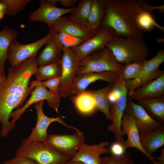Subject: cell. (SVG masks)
<instances>
[{
    "mask_svg": "<svg viewBox=\"0 0 164 164\" xmlns=\"http://www.w3.org/2000/svg\"><path fill=\"white\" fill-rule=\"evenodd\" d=\"M52 35L48 33L41 39L26 44H21L16 39L13 40L10 45L7 56L11 67H15L27 59L36 56Z\"/></svg>",
    "mask_w": 164,
    "mask_h": 164,
    "instance_id": "obj_9",
    "label": "cell"
},
{
    "mask_svg": "<svg viewBox=\"0 0 164 164\" xmlns=\"http://www.w3.org/2000/svg\"><path fill=\"white\" fill-rule=\"evenodd\" d=\"M61 65L60 61L53 64L39 67L34 73L36 81L41 82L52 78L60 77Z\"/></svg>",
    "mask_w": 164,
    "mask_h": 164,
    "instance_id": "obj_29",
    "label": "cell"
},
{
    "mask_svg": "<svg viewBox=\"0 0 164 164\" xmlns=\"http://www.w3.org/2000/svg\"><path fill=\"white\" fill-rule=\"evenodd\" d=\"M31 97L23 106L12 111L9 118H12L11 121L12 124L20 118L26 109L31 105L41 101L46 100L48 104L52 109L58 113L61 97L59 94H55L41 85H37L31 92Z\"/></svg>",
    "mask_w": 164,
    "mask_h": 164,
    "instance_id": "obj_12",
    "label": "cell"
},
{
    "mask_svg": "<svg viewBox=\"0 0 164 164\" xmlns=\"http://www.w3.org/2000/svg\"><path fill=\"white\" fill-rule=\"evenodd\" d=\"M18 36L17 30L6 26L0 30V66L4 69L9 49L12 41Z\"/></svg>",
    "mask_w": 164,
    "mask_h": 164,
    "instance_id": "obj_26",
    "label": "cell"
},
{
    "mask_svg": "<svg viewBox=\"0 0 164 164\" xmlns=\"http://www.w3.org/2000/svg\"><path fill=\"white\" fill-rule=\"evenodd\" d=\"M7 8V5L3 0H0V11L4 12L6 13Z\"/></svg>",
    "mask_w": 164,
    "mask_h": 164,
    "instance_id": "obj_41",
    "label": "cell"
},
{
    "mask_svg": "<svg viewBox=\"0 0 164 164\" xmlns=\"http://www.w3.org/2000/svg\"><path fill=\"white\" fill-rule=\"evenodd\" d=\"M38 67L34 56L8 69L6 79L0 87V135L4 138L16 126L9 120L11 113L19 108L35 87L29 81Z\"/></svg>",
    "mask_w": 164,
    "mask_h": 164,
    "instance_id": "obj_1",
    "label": "cell"
},
{
    "mask_svg": "<svg viewBox=\"0 0 164 164\" xmlns=\"http://www.w3.org/2000/svg\"><path fill=\"white\" fill-rule=\"evenodd\" d=\"M1 124V123L0 121V125Z\"/></svg>",
    "mask_w": 164,
    "mask_h": 164,
    "instance_id": "obj_48",
    "label": "cell"
},
{
    "mask_svg": "<svg viewBox=\"0 0 164 164\" xmlns=\"http://www.w3.org/2000/svg\"><path fill=\"white\" fill-rule=\"evenodd\" d=\"M5 74L4 69L0 66V75Z\"/></svg>",
    "mask_w": 164,
    "mask_h": 164,
    "instance_id": "obj_46",
    "label": "cell"
},
{
    "mask_svg": "<svg viewBox=\"0 0 164 164\" xmlns=\"http://www.w3.org/2000/svg\"><path fill=\"white\" fill-rule=\"evenodd\" d=\"M61 80V77H56L46 80L44 82H38L33 80L31 83L36 87L37 85H41L49 89V91L55 94H59L58 89Z\"/></svg>",
    "mask_w": 164,
    "mask_h": 164,
    "instance_id": "obj_35",
    "label": "cell"
},
{
    "mask_svg": "<svg viewBox=\"0 0 164 164\" xmlns=\"http://www.w3.org/2000/svg\"><path fill=\"white\" fill-rule=\"evenodd\" d=\"M85 136L79 131L72 135H48L46 144L72 159L84 143Z\"/></svg>",
    "mask_w": 164,
    "mask_h": 164,
    "instance_id": "obj_10",
    "label": "cell"
},
{
    "mask_svg": "<svg viewBox=\"0 0 164 164\" xmlns=\"http://www.w3.org/2000/svg\"><path fill=\"white\" fill-rule=\"evenodd\" d=\"M119 75L118 72L107 71L88 73L77 75L71 86L70 94L77 95L85 90L91 83L98 80L113 84Z\"/></svg>",
    "mask_w": 164,
    "mask_h": 164,
    "instance_id": "obj_17",
    "label": "cell"
},
{
    "mask_svg": "<svg viewBox=\"0 0 164 164\" xmlns=\"http://www.w3.org/2000/svg\"><path fill=\"white\" fill-rule=\"evenodd\" d=\"M136 103L142 105L154 119L164 123V97L141 99L137 101Z\"/></svg>",
    "mask_w": 164,
    "mask_h": 164,
    "instance_id": "obj_24",
    "label": "cell"
},
{
    "mask_svg": "<svg viewBox=\"0 0 164 164\" xmlns=\"http://www.w3.org/2000/svg\"><path fill=\"white\" fill-rule=\"evenodd\" d=\"M142 147L148 154H152L164 145V126L155 130L139 134Z\"/></svg>",
    "mask_w": 164,
    "mask_h": 164,
    "instance_id": "obj_22",
    "label": "cell"
},
{
    "mask_svg": "<svg viewBox=\"0 0 164 164\" xmlns=\"http://www.w3.org/2000/svg\"><path fill=\"white\" fill-rule=\"evenodd\" d=\"M15 155L31 159L38 164H63L70 160L65 155L40 142H28L23 139Z\"/></svg>",
    "mask_w": 164,
    "mask_h": 164,
    "instance_id": "obj_4",
    "label": "cell"
},
{
    "mask_svg": "<svg viewBox=\"0 0 164 164\" xmlns=\"http://www.w3.org/2000/svg\"><path fill=\"white\" fill-rule=\"evenodd\" d=\"M164 96V72L154 80L128 93V97L135 101Z\"/></svg>",
    "mask_w": 164,
    "mask_h": 164,
    "instance_id": "obj_20",
    "label": "cell"
},
{
    "mask_svg": "<svg viewBox=\"0 0 164 164\" xmlns=\"http://www.w3.org/2000/svg\"><path fill=\"white\" fill-rule=\"evenodd\" d=\"M125 112L135 118L139 134L155 130L163 125L152 118L142 105L128 97Z\"/></svg>",
    "mask_w": 164,
    "mask_h": 164,
    "instance_id": "obj_15",
    "label": "cell"
},
{
    "mask_svg": "<svg viewBox=\"0 0 164 164\" xmlns=\"http://www.w3.org/2000/svg\"><path fill=\"white\" fill-rule=\"evenodd\" d=\"M44 102V100L41 101L35 105L37 115V122L35 126L32 128L30 135L26 139L27 142H45L48 135L47 133L48 127L51 123L54 122H58L65 127L73 129L76 132L80 131L75 127L67 124L61 116L49 118L46 115L43 110Z\"/></svg>",
    "mask_w": 164,
    "mask_h": 164,
    "instance_id": "obj_13",
    "label": "cell"
},
{
    "mask_svg": "<svg viewBox=\"0 0 164 164\" xmlns=\"http://www.w3.org/2000/svg\"><path fill=\"white\" fill-rule=\"evenodd\" d=\"M148 164H153L152 163H151Z\"/></svg>",
    "mask_w": 164,
    "mask_h": 164,
    "instance_id": "obj_47",
    "label": "cell"
},
{
    "mask_svg": "<svg viewBox=\"0 0 164 164\" xmlns=\"http://www.w3.org/2000/svg\"><path fill=\"white\" fill-rule=\"evenodd\" d=\"M155 160H158L159 161L155 160L153 164H164V149L162 148L160 152V154L159 156L155 157Z\"/></svg>",
    "mask_w": 164,
    "mask_h": 164,
    "instance_id": "obj_39",
    "label": "cell"
},
{
    "mask_svg": "<svg viewBox=\"0 0 164 164\" xmlns=\"http://www.w3.org/2000/svg\"><path fill=\"white\" fill-rule=\"evenodd\" d=\"M60 62L61 73L58 92L61 97H66L71 95V87L77 76L80 61L70 48H63Z\"/></svg>",
    "mask_w": 164,
    "mask_h": 164,
    "instance_id": "obj_7",
    "label": "cell"
},
{
    "mask_svg": "<svg viewBox=\"0 0 164 164\" xmlns=\"http://www.w3.org/2000/svg\"><path fill=\"white\" fill-rule=\"evenodd\" d=\"M7 5L5 14L11 16L16 15L22 10L31 0H3Z\"/></svg>",
    "mask_w": 164,
    "mask_h": 164,
    "instance_id": "obj_32",
    "label": "cell"
},
{
    "mask_svg": "<svg viewBox=\"0 0 164 164\" xmlns=\"http://www.w3.org/2000/svg\"><path fill=\"white\" fill-rule=\"evenodd\" d=\"M164 62V51L158 50L152 59L142 62V69L140 76L137 78L125 81L128 92L141 87L154 80L160 75L164 71L159 67Z\"/></svg>",
    "mask_w": 164,
    "mask_h": 164,
    "instance_id": "obj_11",
    "label": "cell"
},
{
    "mask_svg": "<svg viewBox=\"0 0 164 164\" xmlns=\"http://www.w3.org/2000/svg\"><path fill=\"white\" fill-rule=\"evenodd\" d=\"M106 47L111 50L118 62L121 64L143 62L149 55V48L144 41L132 37L116 35Z\"/></svg>",
    "mask_w": 164,
    "mask_h": 164,
    "instance_id": "obj_3",
    "label": "cell"
},
{
    "mask_svg": "<svg viewBox=\"0 0 164 164\" xmlns=\"http://www.w3.org/2000/svg\"><path fill=\"white\" fill-rule=\"evenodd\" d=\"M78 1V0H58V2L60 3L62 5L67 7L74 5Z\"/></svg>",
    "mask_w": 164,
    "mask_h": 164,
    "instance_id": "obj_40",
    "label": "cell"
},
{
    "mask_svg": "<svg viewBox=\"0 0 164 164\" xmlns=\"http://www.w3.org/2000/svg\"><path fill=\"white\" fill-rule=\"evenodd\" d=\"M123 65L118 62L111 50L105 47L86 56L80 61L76 74L107 71L119 73Z\"/></svg>",
    "mask_w": 164,
    "mask_h": 164,
    "instance_id": "obj_5",
    "label": "cell"
},
{
    "mask_svg": "<svg viewBox=\"0 0 164 164\" xmlns=\"http://www.w3.org/2000/svg\"><path fill=\"white\" fill-rule=\"evenodd\" d=\"M43 50L36 57L38 67L52 64L60 61L63 47L54 34L48 40Z\"/></svg>",
    "mask_w": 164,
    "mask_h": 164,
    "instance_id": "obj_21",
    "label": "cell"
},
{
    "mask_svg": "<svg viewBox=\"0 0 164 164\" xmlns=\"http://www.w3.org/2000/svg\"><path fill=\"white\" fill-rule=\"evenodd\" d=\"M107 0H93L86 26L96 32L101 27L106 12Z\"/></svg>",
    "mask_w": 164,
    "mask_h": 164,
    "instance_id": "obj_23",
    "label": "cell"
},
{
    "mask_svg": "<svg viewBox=\"0 0 164 164\" xmlns=\"http://www.w3.org/2000/svg\"><path fill=\"white\" fill-rule=\"evenodd\" d=\"M54 34L60 42L63 48L71 49L75 47L86 41L80 38L63 32Z\"/></svg>",
    "mask_w": 164,
    "mask_h": 164,
    "instance_id": "obj_31",
    "label": "cell"
},
{
    "mask_svg": "<svg viewBox=\"0 0 164 164\" xmlns=\"http://www.w3.org/2000/svg\"><path fill=\"white\" fill-rule=\"evenodd\" d=\"M74 8L57 7L48 3L45 0H41L39 7L29 14L28 19L31 22H43L47 24L49 29L59 18L66 14L70 13Z\"/></svg>",
    "mask_w": 164,
    "mask_h": 164,
    "instance_id": "obj_14",
    "label": "cell"
},
{
    "mask_svg": "<svg viewBox=\"0 0 164 164\" xmlns=\"http://www.w3.org/2000/svg\"><path fill=\"white\" fill-rule=\"evenodd\" d=\"M143 11L137 0H107L101 26L112 28L117 35L144 41V30L139 22Z\"/></svg>",
    "mask_w": 164,
    "mask_h": 164,
    "instance_id": "obj_2",
    "label": "cell"
},
{
    "mask_svg": "<svg viewBox=\"0 0 164 164\" xmlns=\"http://www.w3.org/2000/svg\"><path fill=\"white\" fill-rule=\"evenodd\" d=\"M116 35L112 28L101 26L93 36L71 49L80 61L86 56L105 47L108 43Z\"/></svg>",
    "mask_w": 164,
    "mask_h": 164,
    "instance_id": "obj_8",
    "label": "cell"
},
{
    "mask_svg": "<svg viewBox=\"0 0 164 164\" xmlns=\"http://www.w3.org/2000/svg\"><path fill=\"white\" fill-rule=\"evenodd\" d=\"M113 87L118 92L115 101L111 104L110 115L112 123L108 126V130L114 135L116 142L124 146L125 140L121 133V122L127 104L128 91L126 81L119 76L113 84Z\"/></svg>",
    "mask_w": 164,
    "mask_h": 164,
    "instance_id": "obj_6",
    "label": "cell"
},
{
    "mask_svg": "<svg viewBox=\"0 0 164 164\" xmlns=\"http://www.w3.org/2000/svg\"><path fill=\"white\" fill-rule=\"evenodd\" d=\"M121 133L122 136L126 135L124 146L127 149L133 147L137 149L146 156L152 163L156 160L155 157L147 154L143 149L140 141L139 134L135 118L125 112L121 122Z\"/></svg>",
    "mask_w": 164,
    "mask_h": 164,
    "instance_id": "obj_16",
    "label": "cell"
},
{
    "mask_svg": "<svg viewBox=\"0 0 164 164\" xmlns=\"http://www.w3.org/2000/svg\"><path fill=\"white\" fill-rule=\"evenodd\" d=\"M63 164H86L80 161H71L67 162Z\"/></svg>",
    "mask_w": 164,
    "mask_h": 164,
    "instance_id": "obj_43",
    "label": "cell"
},
{
    "mask_svg": "<svg viewBox=\"0 0 164 164\" xmlns=\"http://www.w3.org/2000/svg\"><path fill=\"white\" fill-rule=\"evenodd\" d=\"M130 151L120 156L112 155L101 157V164H135L130 156Z\"/></svg>",
    "mask_w": 164,
    "mask_h": 164,
    "instance_id": "obj_33",
    "label": "cell"
},
{
    "mask_svg": "<svg viewBox=\"0 0 164 164\" xmlns=\"http://www.w3.org/2000/svg\"><path fill=\"white\" fill-rule=\"evenodd\" d=\"M113 155L120 156L124 155L126 149L125 146L117 142L113 143L109 149Z\"/></svg>",
    "mask_w": 164,
    "mask_h": 164,
    "instance_id": "obj_38",
    "label": "cell"
},
{
    "mask_svg": "<svg viewBox=\"0 0 164 164\" xmlns=\"http://www.w3.org/2000/svg\"><path fill=\"white\" fill-rule=\"evenodd\" d=\"M49 29L48 33L52 35L63 32L86 40L93 36L96 33L90 30L86 26L72 22L68 16L64 15L59 18Z\"/></svg>",
    "mask_w": 164,
    "mask_h": 164,
    "instance_id": "obj_18",
    "label": "cell"
},
{
    "mask_svg": "<svg viewBox=\"0 0 164 164\" xmlns=\"http://www.w3.org/2000/svg\"><path fill=\"white\" fill-rule=\"evenodd\" d=\"M7 76L5 74L0 75V87L5 81Z\"/></svg>",
    "mask_w": 164,
    "mask_h": 164,
    "instance_id": "obj_42",
    "label": "cell"
},
{
    "mask_svg": "<svg viewBox=\"0 0 164 164\" xmlns=\"http://www.w3.org/2000/svg\"><path fill=\"white\" fill-rule=\"evenodd\" d=\"M93 0H81L68 16L69 19L76 23L87 26L89 12Z\"/></svg>",
    "mask_w": 164,
    "mask_h": 164,
    "instance_id": "obj_28",
    "label": "cell"
},
{
    "mask_svg": "<svg viewBox=\"0 0 164 164\" xmlns=\"http://www.w3.org/2000/svg\"><path fill=\"white\" fill-rule=\"evenodd\" d=\"M5 14V12L0 11V21L4 19Z\"/></svg>",
    "mask_w": 164,
    "mask_h": 164,
    "instance_id": "obj_44",
    "label": "cell"
},
{
    "mask_svg": "<svg viewBox=\"0 0 164 164\" xmlns=\"http://www.w3.org/2000/svg\"><path fill=\"white\" fill-rule=\"evenodd\" d=\"M157 42L158 43H163L164 42V39L163 38H159L157 39Z\"/></svg>",
    "mask_w": 164,
    "mask_h": 164,
    "instance_id": "obj_45",
    "label": "cell"
},
{
    "mask_svg": "<svg viewBox=\"0 0 164 164\" xmlns=\"http://www.w3.org/2000/svg\"><path fill=\"white\" fill-rule=\"evenodd\" d=\"M113 84H108L104 87L94 91H90L94 101L96 108L103 112L107 119L111 120V104L109 96Z\"/></svg>",
    "mask_w": 164,
    "mask_h": 164,
    "instance_id": "obj_25",
    "label": "cell"
},
{
    "mask_svg": "<svg viewBox=\"0 0 164 164\" xmlns=\"http://www.w3.org/2000/svg\"><path fill=\"white\" fill-rule=\"evenodd\" d=\"M4 164H38L31 159L16 155L14 158L4 161Z\"/></svg>",
    "mask_w": 164,
    "mask_h": 164,
    "instance_id": "obj_37",
    "label": "cell"
},
{
    "mask_svg": "<svg viewBox=\"0 0 164 164\" xmlns=\"http://www.w3.org/2000/svg\"><path fill=\"white\" fill-rule=\"evenodd\" d=\"M137 2L139 7L144 11L151 14L154 10L158 9L159 12L164 13V4L160 6H153L148 4L146 2L142 0H137Z\"/></svg>",
    "mask_w": 164,
    "mask_h": 164,
    "instance_id": "obj_36",
    "label": "cell"
},
{
    "mask_svg": "<svg viewBox=\"0 0 164 164\" xmlns=\"http://www.w3.org/2000/svg\"><path fill=\"white\" fill-rule=\"evenodd\" d=\"M71 99L75 108L82 114H90L96 108L94 99L90 90H85L72 97Z\"/></svg>",
    "mask_w": 164,
    "mask_h": 164,
    "instance_id": "obj_27",
    "label": "cell"
},
{
    "mask_svg": "<svg viewBox=\"0 0 164 164\" xmlns=\"http://www.w3.org/2000/svg\"><path fill=\"white\" fill-rule=\"evenodd\" d=\"M107 141H103L97 144L87 145L84 142L81 145L74 157L70 161H80L86 164H101V155L110 153L107 147Z\"/></svg>",
    "mask_w": 164,
    "mask_h": 164,
    "instance_id": "obj_19",
    "label": "cell"
},
{
    "mask_svg": "<svg viewBox=\"0 0 164 164\" xmlns=\"http://www.w3.org/2000/svg\"><path fill=\"white\" fill-rule=\"evenodd\" d=\"M142 69V62L138 61L123 65L119 76L123 80H127L135 79L139 77Z\"/></svg>",
    "mask_w": 164,
    "mask_h": 164,
    "instance_id": "obj_30",
    "label": "cell"
},
{
    "mask_svg": "<svg viewBox=\"0 0 164 164\" xmlns=\"http://www.w3.org/2000/svg\"><path fill=\"white\" fill-rule=\"evenodd\" d=\"M139 22L143 30H149L155 27L164 32V27L157 23L151 14L147 12L144 11L142 12L140 17Z\"/></svg>",
    "mask_w": 164,
    "mask_h": 164,
    "instance_id": "obj_34",
    "label": "cell"
}]
</instances>
